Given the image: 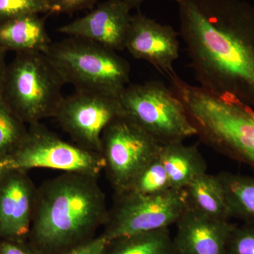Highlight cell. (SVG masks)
Listing matches in <instances>:
<instances>
[{"mask_svg": "<svg viewBox=\"0 0 254 254\" xmlns=\"http://www.w3.org/2000/svg\"><path fill=\"white\" fill-rule=\"evenodd\" d=\"M184 190L190 208L219 220H230L231 218L218 175L202 174L192 180Z\"/></svg>", "mask_w": 254, "mask_h": 254, "instance_id": "e0dca14e", "label": "cell"}, {"mask_svg": "<svg viewBox=\"0 0 254 254\" xmlns=\"http://www.w3.org/2000/svg\"><path fill=\"white\" fill-rule=\"evenodd\" d=\"M171 89L181 100L200 141L254 169V112L240 102L193 86L176 74Z\"/></svg>", "mask_w": 254, "mask_h": 254, "instance_id": "3957f363", "label": "cell"}, {"mask_svg": "<svg viewBox=\"0 0 254 254\" xmlns=\"http://www.w3.org/2000/svg\"><path fill=\"white\" fill-rule=\"evenodd\" d=\"M131 10L123 0H108L83 17L60 26L58 31L123 51L131 24Z\"/></svg>", "mask_w": 254, "mask_h": 254, "instance_id": "7c38bea8", "label": "cell"}, {"mask_svg": "<svg viewBox=\"0 0 254 254\" xmlns=\"http://www.w3.org/2000/svg\"><path fill=\"white\" fill-rule=\"evenodd\" d=\"M9 155L13 170L45 168L98 177L105 168L100 153L62 139L41 123L29 125Z\"/></svg>", "mask_w": 254, "mask_h": 254, "instance_id": "ba28073f", "label": "cell"}, {"mask_svg": "<svg viewBox=\"0 0 254 254\" xmlns=\"http://www.w3.org/2000/svg\"><path fill=\"white\" fill-rule=\"evenodd\" d=\"M95 1L96 0H51V13H73L88 7Z\"/></svg>", "mask_w": 254, "mask_h": 254, "instance_id": "cb8c5ba5", "label": "cell"}, {"mask_svg": "<svg viewBox=\"0 0 254 254\" xmlns=\"http://www.w3.org/2000/svg\"><path fill=\"white\" fill-rule=\"evenodd\" d=\"M103 254H176L170 229L108 241Z\"/></svg>", "mask_w": 254, "mask_h": 254, "instance_id": "d6986e66", "label": "cell"}, {"mask_svg": "<svg viewBox=\"0 0 254 254\" xmlns=\"http://www.w3.org/2000/svg\"><path fill=\"white\" fill-rule=\"evenodd\" d=\"M52 43L39 14L23 15L0 23V48L6 53H46Z\"/></svg>", "mask_w": 254, "mask_h": 254, "instance_id": "9a60e30c", "label": "cell"}, {"mask_svg": "<svg viewBox=\"0 0 254 254\" xmlns=\"http://www.w3.org/2000/svg\"><path fill=\"white\" fill-rule=\"evenodd\" d=\"M161 145L125 115L112 122L102 134L100 154L114 192L125 190Z\"/></svg>", "mask_w": 254, "mask_h": 254, "instance_id": "9c48e42d", "label": "cell"}, {"mask_svg": "<svg viewBox=\"0 0 254 254\" xmlns=\"http://www.w3.org/2000/svg\"><path fill=\"white\" fill-rule=\"evenodd\" d=\"M65 84L44 53H18L6 66L0 97L21 121L31 125L54 118Z\"/></svg>", "mask_w": 254, "mask_h": 254, "instance_id": "5b68a950", "label": "cell"}, {"mask_svg": "<svg viewBox=\"0 0 254 254\" xmlns=\"http://www.w3.org/2000/svg\"><path fill=\"white\" fill-rule=\"evenodd\" d=\"M36 191L26 170H11L0 178V235L17 239L29 234Z\"/></svg>", "mask_w": 254, "mask_h": 254, "instance_id": "4fadbf2b", "label": "cell"}, {"mask_svg": "<svg viewBox=\"0 0 254 254\" xmlns=\"http://www.w3.org/2000/svg\"><path fill=\"white\" fill-rule=\"evenodd\" d=\"M6 52L0 48V86L4 78L7 64L6 63Z\"/></svg>", "mask_w": 254, "mask_h": 254, "instance_id": "83f0119b", "label": "cell"}, {"mask_svg": "<svg viewBox=\"0 0 254 254\" xmlns=\"http://www.w3.org/2000/svg\"><path fill=\"white\" fill-rule=\"evenodd\" d=\"M108 243V240L101 235L64 254H103Z\"/></svg>", "mask_w": 254, "mask_h": 254, "instance_id": "d4e9b609", "label": "cell"}, {"mask_svg": "<svg viewBox=\"0 0 254 254\" xmlns=\"http://www.w3.org/2000/svg\"><path fill=\"white\" fill-rule=\"evenodd\" d=\"M108 212L98 177L63 173L37 187L29 234L40 254H64L94 239Z\"/></svg>", "mask_w": 254, "mask_h": 254, "instance_id": "7a4b0ae2", "label": "cell"}, {"mask_svg": "<svg viewBox=\"0 0 254 254\" xmlns=\"http://www.w3.org/2000/svg\"><path fill=\"white\" fill-rule=\"evenodd\" d=\"M125 115L160 145L196 136L181 100L159 81L129 84L119 97Z\"/></svg>", "mask_w": 254, "mask_h": 254, "instance_id": "8992f818", "label": "cell"}, {"mask_svg": "<svg viewBox=\"0 0 254 254\" xmlns=\"http://www.w3.org/2000/svg\"><path fill=\"white\" fill-rule=\"evenodd\" d=\"M11 170L13 169L9 153L0 154V178Z\"/></svg>", "mask_w": 254, "mask_h": 254, "instance_id": "4316f807", "label": "cell"}, {"mask_svg": "<svg viewBox=\"0 0 254 254\" xmlns=\"http://www.w3.org/2000/svg\"><path fill=\"white\" fill-rule=\"evenodd\" d=\"M0 254H36L16 244L4 242L0 245Z\"/></svg>", "mask_w": 254, "mask_h": 254, "instance_id": "484cf974", "label": "cell"}, {"mask_svg": "<svg viewBox=\"0 0 254 254\" xmlns=\"http://www.w3.org/2000/svg\"><path fill=\"white\" fill-rule=\"evenodd\" d=\"M123 1L127 3L132 9V8L139 6V5L141 4L142 2H143V1H145V0H123ZM172 1H176L177 2V0H172Z\"/></svg>", "mask_w": 254, "mask_h": 254, "instance_id": "f1b7e54d", "label": "cell"}, {"mask_svg": "<svg viewBox=\"0 0 254 254\" xmlns=\"http://www.w3.org/2000/svg\"><path fill=\"white\" fill-rule=\"evenodd\" d=\"M170 189H172L171 185L159 152L132 179L126 189L121 191L148 195L160 193Z\"/></svg>", "mask_w": 254, "mask_h": 254, "instance_id": "ffe728a7", "label": "cell"}, {"mask_svg": "<svg viewBox=\"0 0 254 254\" xmlns=\"http://www.w3.org/2000/svg\"><path fill=\"white\" fill-rule=\"evenodd\" d=\"M160 156L175 190H184L195 177L207 172L206 162L195 145L183 142L162 145Z\"/></svg>", "mask_w": 254, "mask_h": 254, "instance_id": "2e32d148", "label": "cell"}, {"mask_svg": "<svg viewBox=\"0 0 254 254\" xmlns=\"http://www.w3.org/2000/svg\"><path fill=\"white\" fill-rule=\"evenodd\" d=\"M25 123L0 97V154H9L27 133Z\"/></svg>", "mask_w": 254, "mask_h": 254, "instance_id": "44dd1931", "label": "cell"}, {"mask_svg": "<svg viewBox=\"0 0 254 254\" xmlns=\"http://www.w3.org/2000/svg\"><path fill=\"white\" fill-rule=\"evenodd\" d=\"M180 36L199 86L254 104V19L235 0H177Z\"/></svg>", "mask_w": 254, "mask_h": 254, "instance_id": "6da1fadb", "label": "cell"}, {"mask_svg": "<svg viewBox=\"0 0 254 254\" xmlns=\"http://www.w3.org/2000/svg\"><path fill=\"white\" fill-rule=\"evenodd\" d=\"M175 225L176 254H225L235 224L211 218L188 205Z\"/></svg>", "mask_w": 254, "mask_h": 254, "instance_id": "5bb4252c", "label": "cell"}, {"mask_svg": "<svg viewBox=\"0 0 254 254\" xmlns=\"http://www.w3.org/2000/svg\"><path fill=\"white\" fill-rule=\"evenodd\" d=\"M65 83L78 91L118 98L129 85L131 69L117 52L93 42L69 37L53 43L44 53Z\"/></svg>", "mask_w": 254, "mask_h": 254, "instance_id": "277c9868", "label": "cell"}, {"mask_svg": "<svg viewBox=\"0 0 254 254\" xmlns=\"http://www.w3.org/2000/svg\"><path fill=\"white\" fill-rule=\"evenodd\" d=\"M225 254H254V222L235 225L229 237Z\"/></svg>", "mask_w": 254, "mask_h": 254, "instance_id": "603a6c76", "label": "cell"}, {"mask_svg": "<svg viewBox=\"0 0 254 254\" xmlns=\"http://www.w3.org/2000/svg\"><path fill=\"white\" fill-rule=\"evenodd\" d=\"M188 207L184 190H170L155 194L114 192L113 203L102 236L108 241L170 228Z\"/></svg>", "mask_w": 254, "mask_h": 254, "instance_id": "52a82bcc", "label": "cell"}, {"mask_svg": "<svg viewBox=\"0 0 254 254\" xmlns=\"http://www.w3.org/2000/svg\"><path fill=\"white\" fill-rule=\"evenodd\" d=\"M125 115L118 98L88 91L64 96L54 118L73 143L85 149L101 150V137L115 119Z\"/></svg>", "mask_w": 254, "mask_h": 254, "instance_id": "30bf717a", "label": "cell"}, {"mask_svg": "<svg viewBox=\"0 0 254 254\" xmlns=\"http://www.w3.org/2000/svg\"><path fill=\"white\" fill-rule=\"evenodd\" d=\"M125 50L168 77L175 72L173 64L180 57L178 34L171 26L138 13L132 15Z\"/></svg>", "mask_w": 254, "mask_h": 254, "instance_id": "8fae6325", "label": "cell"}, {"mask_svg": "<svg viewBox=\"0 0 254 254\" xmlns=\"http://www.w3.org/2000/svg\"><path fill=\"white\" fill-rule=\"evenodd\" d=\"M217 175L223 187L231 218L254 222V177L229 172Z\"/></svg>", "mask_w": 254, "mask_h": 254, "instance_id": "ac0fdd59", "label": "cell"}, {"mask_svg": "<svg viewBox=\"0 0 254 254\" xmlns=\"http://www.w3.org/2000/svg\"><path fill=\"white\" fill-rule=\"evenodd\" d=\"M51 11V0H0V23L23 15Z\"/></svg>", "mask_w": 254, "mask_h": 254, "instance_id": "7402d4cb", "label": "cell"}]
</instances>
